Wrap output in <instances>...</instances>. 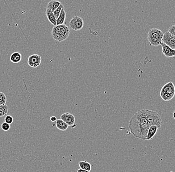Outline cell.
Instances as JSON below:
<instances>
[{"label":"cell","instance_id":"22","mask_svg":"<svg viewBox=\"0 0 175 172\" xmlns=\"http://www.w3.org/2000/svg\"><path fill=\"white\" fill-rule=\"evenodd\" d=\"M5 123L9 124H11L13 123L14 119H13V116L11 115H6L5 119Z\"/></svg>","mask_w":175,"mask_h":172},{"label":"cell","instance_id":"26","mask_svg":"<svg viewBox=\"0 0 175 172\" xmlns=\"http://www.w3.org/2000/svg\"><path fill=\"white\" fill-rule=\"evenodd\" d=\"M173 117H174V119H175V112H174V113H173Z\"/></svg>","mask_w":175,"mask_h":172},{"label":"cell","instance_id":"2","mask_svg":"<svg viewBox=\"0 0 175 172\" xmlns=\"http://www.w3.org/2000/svg\"><path fill=\"white\" fill-rule=\"evenodd\" d=\"M70 33V30L66 25L64 24L54 26L51 31L52 38L59 42L67 40L69 37Z\"/></svg>","mask_w":175,"mask_h":172},{"label":"cell","instance_id":"5","mask_svg":"<svg viewBox=\"0 0 175 172\" xmlns=\"http://www.w3.org/2000/svg\"><path fill=\"white\" fill-rule=\"evenodd\" d=\"M146 120L149 126L155 125L159 129L161 128L162 120L159 114L155 111L146 110Z\"/></svg>","mask_w":175,"mask_h":172},{"label":"cell","instance_id":"24","mask_svg":"<svg viewBox=\"0 0 175 172\" xmlns=\"http://www.w3.org/2000/svg\"><path fill=\"white\" fill-rule=\"evenodd\" d=\"M50 120L52 122H55V121H56L57 119L55 116H52L50 117Z\"/></svg>","mask_w":175,"mask_h":172},{"label":"cell","instance_id":"19","mask_svg":"<svg viewBox=\"0 0 175 172\" xmlns=\"http://www.w3.org/2000/svg\"><path fill=\"white\" fill-rule=\"evenodd\" d=\"M63 7H64L63 5L61 4V5H60L57 9H55L53 13V15H54V17L56 18V19H57L58 16H59L60 13H61V11Z\"/></svg>","mask_w":175,"mask_h":172},{"label":"cell","instance_id":"10","mask_svg":"<svg viewBox=\"0 0 175 172\" xmlns=\"http://www.w3.org/2000/svg\"><path fill=\"white\" fill-rule=\"evenodd\" d=\"M160 45L162 47V53L167 58L175 57V50L173 49L163 42H161Z\"/></svg>","mask_w":175,"mask_h":172},{"label":"cell","instance_id":"1","mask_svg":"<svg viewBox=\"0 0 175 172\" xmlns=\"http://www.w3.org/2000/svg\"><path fill=\"white\" fill-rule=\"evenodd\" d=\"M128 128L135 138L146 140L149 126L146 120V110L138 111L131 117Z\"/></svg>","mask_w":175,"mask_h":172},{"label":"cell","instance_id":"25","mask_svg":"<svg viewBox=\"0 0 175 172\" xmlns=\"http://www.w3.org/2000/svg\"><path fill=\"white\" fill-rule=\"evenodd\" d=\"M77 172H90L89 171H87V170H85L81 169H79L77 170Z\"/></svg>","mask_w":175,"mask_h":172},{"label":"cell","instance_id":"6","mask_svg":"<svg viewBox=\"0 0 175 172\" xmlns=\"http://www.w3.org/2000/svg\"><path fill=\"white\" fill-rule=\"evenodd\" d=\"M84 21L83 19L78 16H75L72 18L69 22V26L74 31H78L83 27Z\"/></svg>","mask_w":175,"mask_h":172},{"label":"cell","instance_id":"15","mask_svg":"<svg viewBox=\"0 0 175 172\" xmlns=\"http://www.w3.org/2000/svg\"><path fill=\"white\" fill-rule=\"evenodd\" d=\"M61 3L60 2L56 0H52L49 2L48 4L47 5L46 9H49L52 10V12L53 13L55 9L59 6Z\"/></svg>","mask_w":175,"mask_h":172},{"label":"cell","instance_id":"20","mask_svg":"<svg viewBox=\"0 0 175 172\" xmlns=\"http://www.w3.org/2000/svg\"><path fill=\"white\" fill-rule=\"evenodd\" d=\"M6 97L3 92H0V105H6Z\"/></svg>","mask_w":175,"mask_h":172},{"label":"cell","instance_id":"17","mask_svg":"<svg viewBox=\"0 0 175 172\" xmlns=\"http://www.w3.org/2000/svg\"><path fill=\"white\" fill-rule=\"evenodd\" d=\"M79 165L80 168L81 169L89 171V172H90L91 168H92L91 164L87 162L86 161H80V162H79Z\"/></svg>","mask_w":175,"mask_h":172},{"label":"cell","instance_id":"4","mask_svg":"<svg viewBox=\"0 0 175 172\" xmlns=\"http://www.w3.org/2000/svg\"><path fill=\"white\" fill-rule=\"evenodd\" d=\"M175 86L172 82H168L164 85L160 90V97L165 102L171 100L175 96Z\"/></svg>","mask_w":175,"mask_h":172},{"label":"cell","instance_id":"23","mask_svg":"<svg viewBox=\"0 0 175 172\" xmlns=\"http://www.w3.org/2000/svg\"><path fill=\"white\" fill-rule=\"evenodd\" d=\"M171 35L173 36H175V25H172L169 27V30L168 31Z\"/></svg>","mask_w":175,"mask_h":172},{"label":"cell","instance_id":"3","mask_svg":"<svg viewBox=\"0 0 175 172\" xmlns=\"http://www.w3.org/2000/svg\"><path fill=\"white\" fill-rule=\"evenodd\" d=\"M163 33L160 29L152 28L147 34V40L150 46H158L162 42Z\"/></svg>","mask_w":175,"mask_h":172},{"label":"cell","instance_id":"12","mask_svg":"<svg viewBox=\"0 0 175 172\" xmlns=\"http://www.w3.org/2000/svg\"><path fill=\"white\" fill-rule=\"evenodd\" d=\"M46 17L48 19L49 22H50L53 26H56V19L53 15V13L50 9H46Z\"/></svg>","mask_w":175,"mask_h":172},{"label":"cell","instance_id":"9","mask_svg":"<svg viewBox=\"0 0 175 172\" xmlns=\"http://www.w3.org/2000/svg\"><path fill=\"white\" fill-rule=\"evenodd\" d=\"M61 120L64 121L66 124H68V126H73L74 125L75 122V117L73 114L69 112H66L60 116Z\"/></svg>","mask_w":175,"mask_h":172},{"label":"cell","instance_id":"16","mask_svg":"<svg viewBox=\"0 0 175 172\" xmlns=\"http://www.w3.org/2000/svg\"><path fill=\"white\" fill-rule=\"evenodd\" d=\"M10 61L14 63H18L21 61L22 59V56L21 54L19 52H14L10 55Z\"/></svg>","mask_w":175,"mask_h":172},{"label":"cell","instance_id":"18","mask_svg":"<svg viewBox=\"0 0 175 172\" xmlns=\"http://www.w3.org/2000/svg\"><path fill=\"white\" fill-rule=\"evenodd\" d=\"M9 107L6 105H0V117L5 116L8 114Z\"/></svg>","mask_w":175,"mask_h":172},{"label":"cell","instance_id":"21","mask_svg":"<svg viewBox=\"0 0 175 172\" xmlns=\"http://www.w3.org/2000/svg\"><path fill=\"white\" fill-rule=\"evenodd\" d=\"M1 128L4 131H8L10 129V124H9L5 122V123L2 124Z\"/></svg>","mask_w":175,"mask_h":172},{"label":"cell","instance_id":"13","mask_svg":"<svg viewBox=\"0 0 175 172\" xmlns=\"http://www.w3.org/2000/svg\"><path fill=\"white\" fill-rule=\"evenodd\" d=\"M66 15V14L64 7H63L62 9L60 15L56 19V26L64 24V23L65 22Z\"/></svg>","mask_w":175,"mask_h":172},{"label":"cell","instance_id":"11","mask_svg":"<svg viewBox=\"0 0 175 172\" xmlns=\"http://www.w3.org/2000/svg\"><path fill=\"white\" fill-rule=\"evenodd\" d=\"M159 128L155 125H151L149 126L148 131H147V136L146 140H150L152 139L156 133L157 132Z\"/></svg>","mask_w":175,"mask_h":172},{"label":"cell","instance_id":"8","mask_svg":"<svg viewBox=\"0 0 175 172\" xmlns=\"http://www.w3.org/2000/svg\"><path fill=\"white\" fill-rule=\"evenodd\" d=\"M42 59L39 54H32L28 57L27 63L30 67L36 68L41 64Z\"/></svg>","mask_w":175,"mask_h":172},{"label":"cell","instance_id":"14","mask_svg":"<svg viewBox=\"0 0 175 172\" xmlns=\"http://www.w3.org/2000/svg\"><path fill=\"white\" fill-rule=\"evenodd\" d=\"M56 122L55 125L56 126L59 130H61V131H65L68 128V125L67 124H66L64 121H63L61 119L59 120H57Z\"/></svg>","mask_w":175,"mask_h":172},{"label":"cell","instance_id":"7","mask_svg":"<svg viewBox=\"0 0 175 172\" xmlns=\"http://www.w3.org/2000/svg\"><path fill=\"white\" fill-rule=\"evenodd\" d=\"M162 42L175 50V36L171 35L168 31L163 33Z\"/></svg>","mask_w":175,"mask_h":172}]
</instances>
